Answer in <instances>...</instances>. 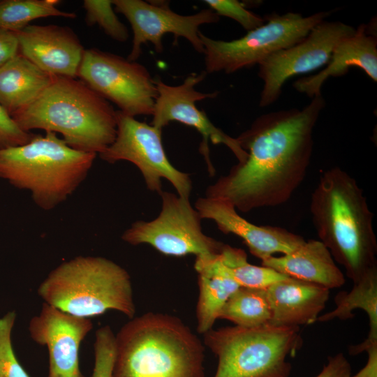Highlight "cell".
I'll use <instances>...</instances> for the list:
<instances>
[{"mask_svg":"<svg viewBox=\"0 0 377 377\" xmlns=\"http://www.w3.org/2000/svg\"><path fill=\"white\" fill-rule=\"evenodd\" d=\"M274 327L313 324L325 308L330 289L288 277L265 288Z\"/></svg>","mask_w":377,"mask_h":377,"instance_id":"19","label":"cell"},{"mask_svg":"<svg viewBox=\"0 0 377 377\" xmlns=\"http://www.w3.org/2000/svg\"><path fill=\"white\" fill-rule=\"evenodd\" d=\"M93 326L90 318L43 303L40 313L30 320L28 330L34 342L47 348V377H84L80 368L79 350Z\"/></svg>","mask_w":377,"mask_h":377,"instance_id":"15","label":"cell"},{"mask_svg":"<svg viewBox=\"0 0 377 377\" xmlns=\"http://www.w3.org/2000/svg\"><path fill=\"white\" fill-rule=\"evenodd\" d=\"M53 76L17 54L0 66V104L10 114L34 102Z\"/></svg>","mask_w":377,"mask_h":377,"instance_id":"22","label":"cell"},{"mask_svg":"<svg viewBox=\"0 0 377 377\" xmlns=\"http://www.w3.org/2000/svg\"><path fill=\"white\" fill-rule=\"evenodd\" d=\"M325 105L320 94L301 110L258 117L236 138L247 158L209 186L205 196L226 200L242 212L286 202L306 174L313 128Z\"/></svg>","mask_w":377,"mask_h":377,"instance_id":"1","label":"cell"},{"mask_svg":"<svg viewBox=\"0 0 377 377\" xmlns=\"http://www.w3.org/2000/svg\"><path fill=\"white\" fill-rule=\"evenodd\" d=\"M355 31V29L349 24L325 20L298 43L261 61L258 64V76L263 81V87L259 105L267 107L275 103L290 78L326 66L337 43Z\"/></svg>","mask_w":377,"mask_h":377,"instance_id":"12","label":"cell"},{"mask_svg":"<svg viewBox=\"0 0 377 377\" xmlns=\"http://www.w3.org/2000/svg\"><path fill=\"white\" fill-rule=\"evenodd\" d=\"M83 8L88 25H98L109 37L118 42L124 43L128 39V30L116 15L112 1L84 0Z\"/></svg>","mask_w":377,"mask_h":377,"instance_id":"27","label":"cell"},{"mask_svg":"<svg viewBox=\"0 0 377 377\" xmlns=\"http://www.w3.org/2000/svg\"><path fill=\"white\" fill-rule=\"evenodd\" d=\"M207 75L204 71L189 74L178 85H169L160 78H155L158 95L155 101L151 125L162 129L171 121H178L196 129L202 136V142L224 145L235 156L238 163L244 162L247 152L239 144L236 138L226 134L216 127L207 117L204 110L196 106V102L213 98L218 91L202 93L195 89Z\"/></svg>","mask_w":377,"mask_h":377,"instance_id":"14","label":"cell"},{"mask_svg":"<svg viewBox=\"0 0 377 377\" xmlns=\"http://www.w3.org/2000/svg\"><path fill=\"white\" fill-rule=\"evenodd\" d=\"M14 33L19 53L40 69L52 75L77 77L85 49L71 28L29 25Z\"/></svg>","mask_w":377,"mask_h":377,"instance_id":"17","label":"cell"},{"mask_svg":"<svg viewBox=\"0 0 377 377\" xmlns=\"http://www.w3.org/2000/svg\"><path fill=\"white\" fill-rule=\"evenodd\" d=\"M365 351L368 354L366 364L352 377H377V343L371 345Z\"/></svg>","mask_w":377,"mask_h":377,"instance_id":"34","label":"cell"},{"mask_svg":"<svg viewBox=\"0 0 377 377\" xmlns=\"http://www.w3.org/2000/svg\"><path fill=\"white\" fill-rule=\"evenodd\" d=\"M94 366L90 377H112L115 356V334L110 325L95 332Z\"/></svg>","mask_w":377,"mask_h":377,"instance_id":"29","label":"cell"},{"mask_svg":"<svg viewBox=\"0 0 377 377\" xmlns=\"http://www.w3.org/2000/svg\"><path fill=\"white\" fill-rule=\"evenodd\" d=\"M162 129L117 110V133L113 142L100 158L110 163L127 161L140 171L147 187L160 194L162 179H167L177 193L189 198L192 182L188 173L177 169L169 161L162 142Z\"/></svg>","mask_w":377,"mask_h":377,"instance_id":"11","label":"cell"},{"mask_svg":"<svg viewBox=\"0 0 377 377\" xmlns=\"http://www.w3.org/2000/svg\"><path fill=\"white\" fill-rule=\"evenodd\" d=\"M209 8L219 17L231 18L246 31L253 30L265 22V18L248 10L245 4L237 0H205Z\"/></svg>","mask_w":377,"mask_h":377,"instance_id":"30","label":"cell"},{"mask_svg":"<svg viewBox=\"0 0 377 377\" xmlns=\"http://www.w3.org/2000/svg\"><path fill=\"white\" fill-rule=\"evenodd\" d=\"M43 302L69 314L91 318L108 310L135 313L128 272L102 256H79L61 263L37 290Z\"/></svg>","mask_w":377,"mask_h":377,"instance_id":"6","label":"cell"},{"mask_svg":"<svg viewBox=\"0 0 377 377\" xmlns=\"http://www.w3.org/2000/svg\"><path fill=\"white\" fill-rule=\"evenodd\" d=\"M272 311L265 289L239 287L221 309L219 319L242 327L269 325Z\"/></svg>","mask_w":377,"mask_h":377,"instance_id":"24","label":"cell"},{"mask_svg":"<svg viewBox=\"0 0 377 377\" xmlns=\"http://www.w3.org/2000/svg\"><path fill=\"white\" fill-rule=\"evenodd\" d=\"M198 299L197 331L204 334L213 328L220 311L231 295L240 286L219 258L214 256L195 257Z\"/></svg>","mask_w":377,"mask_h":377,"instance_id":"21","label":"cell"},{"mask_svg":"<svg viewBox=\"0 0 377 377\" xmlns=\"http://www.w3.org/2000/svg\"><path fill=\"white\" fill-rule=\"evenodd\" d=\"M77 77L129 116L153 114L158 95L155 81L148 69L136 61L96 48L87 49Z\"/></svg>","mask_w":377,"mask_h":377,"instance_id":"10","label":"cell"},{"mask_svg":"<svg viewBox=\"0 0 377 377\" xmlns=\"http://www.w3.org/2000/svg\"><path fill=\"white\" fill-rule=\"evenodd\" d=\"M112 4L114 10L121 13L131 24L133 38L127 59L134 61L142 53V45L147 43H151L157 53H162L163 38L166 34H173L176 39L184 38L195 51L203 54L199 28L205 24L217 22L220 18L209 8L192 15H180L162 1L113 0Z\"/></svg>","mask_w":377,"mask_h":377,"instance_id":"13","label":"cell"},{"mask_svg":"<svg viewBox=\"0 0 377 377\" xmlns=\"http://www.w3.org/2000/svg\"><path fill=\"white\" fill-rule=\"evenodd\" d=\"M96 154L75 150L50 131L34 135L22 145L0 149V178L31 193L34 203L49 211L81 184Z\"/></svg>","mask_w":377,"mask_h":377,"instance_id":"5","label":"cell"},{"mask_svg":"<svg viewBox=\"0 0 377 377\" xmlns=\"http://www.w3.org/2000/svg\"><path fill=\"white\" fill-rule=\"evenodd\" d=\"M194 207L202 219L212 220L224 234L241 238L250 253L263 261L275 253H289L302 245L303 237L278 226H257L241 216L229 201L200 197Z\"/></svg>","mask_w":377,"mask_h":377,"instance_id":"16","label":"cell"},{"mask_svg":"<svg viewBox=\"0 0 377 377\" xmlns=\"http://www.w3.org/2000/svg\"><path fill=\"white\" fill-rule=\"evenodd\" d=\"M18 53L19 45L15 34L0 29V66Z\"/></svg>","mask_w":377,"mask_h":377,"instance_id":"33","label":"cell"},{"mask_svg":"<svg viewBox=\"0 0 377 377\" xmlns=\"http://www.w3.org/2000/svg\"><path fill=\"white\" fill-rule=\"evenodd\" d=\"M351 367L342 353L327 358V364L316 377H352Z\"/></svg>","mask_w":377,"mask_h":377,"instance_id":"32","label":"cell"},{"mask_svg":"<svg viewBox=\"0 0 377 377\" xmlns=\"http://www.w3.org/2000/svg\"><path fill=\"white\" fill-rule=\"evenodd\" d=\"M161 209L154 219L137 221L126 229L121 239L131 244H149L158 252L175 257H195L220 253L223 243L206 235L201 217L189 198L162 191Z\"/></svg>","mask_w":377,"mask_h":377,"instance_id":"9","label":"cell"},{"mask_svg":"<svg viewBox=\"0 0 377 377\" xmlns=\"http://www.w3.org/2000/svg\"><path fill=\"white\" fill-rule=\"evenodd\" d=\"M376 20L370 24H360L351 36L334 47L330 59L318 73L302 77L293 83L299 92L310 98L321 94L324 82L332 77L346 74L351 67H358L374 82L377 81V37L374 27Z\"/></svg>","mask_w":377,"mask_h":377,"instance_id":"18","label":"cell"},{"mask_svg":"<svg viewBox=\"0 0 377 377\" xmlns=\"http://www.w3.org/2000/svg\"><path fill=\"white\" fill-rule=\"evenodd\" d=\"M59 2L58 0H1L0 29L16 32L29 26L30 22L40 17H76L75 13L57 8Z\"/></svg>","mask_w":377,"mask_h":377,"instance_id":"25","label":"cell"},{"mask_svg":"<svg viewBox=\"0 0 377 377\" xmlns=\"http://www.w3.org/2000/svg\"><path fill=\"white\" fill-rule=\"evenodd\" d=\"M336 308L320 315L317 321L327 322L336 318L348 320L354 318L353 311L362 309L369 318V331L362 343L350 346L349 353L355 355L377 343V266L369 269L359 280L353 282L348 292L340 291L334 297Z\"/></svg>","mask_w":377,"mask_h":377,"instance_id":"23","label":"cell"},{"mask_svg":"<svg viewBox=\"0 0 377 377\" xmlns=\"http://www.w3.org/2000/svg\"><path fill=\"white\" fill-rule=\"evenodd\" d=\"M11 117L27 132L59 133L71 148L96 155L117 133V110L112 104L80 80L64 76L54 75L34 102Z\"/></svg>","mask_w":377,"mask_h":377,"instance_id":"4","label":"cell"},{"mask_svg":"<svg viewBox=\"0 0 377 377\" xmlns=\"http://www.w3.org/2000/svg\"><path fill=\"white\" fill-rule=\"evenodd\" d=\"M262 265L288 277L330 290L340 288L345 283L343 274L320 240H305L289 253L278 257L273 256L262 261Z\"/></svg>","mask_w":377,"mask_h":377,"instance_id":"20","label":"cell"},{"mask_svg":"<svg viewBox=\"0 0 377 377\" xmlns=\"http://www.w3.org/2000/svg\"><path fill=\"white\" fill-rule=\"evenodd\" d=\"M203 336L218 359L214 377H289L286 358L302 346L295 327L234 325L212 328Z\"/></svg>","mask_w":377,"mask_h":377,"instance_id":"7","label":"cell"},{"mask_svg":"<svg viewBox=\"0 0 377 377\" xmlns=\"http://www.w3.org/2000/svg\"><path fill=\"white\" fill-rule=\"evenodd\" d=\"M34 135L22 130L0 104V149L24 145Z\"/></svg>","mask_w":377,"mask_h":377,"instance_id":"31","label":"cell"},{"mask_svg":"<svg viewBox=\"0 0 377 377\" xmlns=\"http://www.w3.org/2000/svg\"><path fill=\"white\" fill-rule=\"evenodd\" d=\"M310 212L319 240L353 281L377 266V241L370 211L355 179L339 167L323 172Z\"/></svg>","mask_w":377,"mask_h":377,"instance_id":"2","label":"cell"},{"mask_svg":"<svg viewBox=\"0 0 377 377\" xmlns=\"http://www.w3.org/2000/svg\"><path fill=\"white\" fill-rule=\"evenodd\" d=\"M219 258L240 287L265 289L288 277L269 267L249 263L244 250L228 244H223Z\"/></svg>","mask_w":377,"mask_h":377,"instance_id":"26","label":"cell"},{"mask_svg":"<svg viewBox=\"0 0 377 377\" xmlns=\"http://www.w3.org/2000/svg\"><path fill=\"white\" fill-rule=\"evenodd\" d=\"M331 13L321 11L309 16L292 12L272 14L265 17L263 24L229 41L215 40L200 31L204 47L205 71L207 74H229L258 65L273 53L302 40Z\"/></svg>","mask_w":377,"mask_h":377,"instance_id":"8","label":"cell"},{"mask_svg":"<svg viewBox=\"0 0 377 377\" xmlns=\"http://www.w3.org/2000/svg\"><path fill=\"white\" fill-rule=\"evenodd\" d=\"M16 319L14 311L0 318V377H29L17 360L11 341Z\"/></svg>","mask_w":377,"mask_h":377,"instance_id":"28","label":"cell"},{"mask_svg":"<svg viewBox=\"0 0 377 377\" xmlns=\"http://www.w3.org/2000/svg\"><path fill=\"white\" fill-rule=\"evenodd\" d=\"M204 345L178 317L147 312L115 334L112 377H205Z\"/></svg>","mask_w":377,"mask_h":377,"instance_id":"3","label":"cell"}]
</instances>
